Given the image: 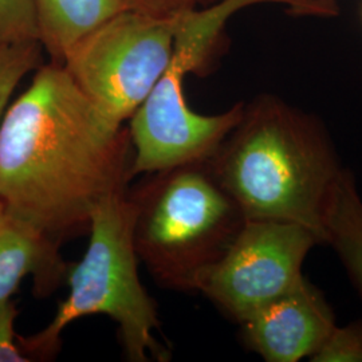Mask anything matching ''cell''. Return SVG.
I'll return each mask as SVG.
<instances>
[{"instance_id": "1", "label": "cell", "mask_w": 362, "mask_h": 362, "mask_svg": "<svg viewBox=\"0 0 362 362\" xmlns=\"http://www.w3.org/2000/svg\"><path fill=\"white\" fill-rule=\"evenodd\" d=\"M133 160L129 129L50 61L0 121V203L62 243L89 233L97 207L129 191Z\"/></svg>"}, {"instance_id": "2", "label": "cell", "mask_w": 362, "mask_h": 362, "mask_svg": "<svg viewBox=\"0 0 362 362\" xmlns=\"http://www.w3.org/2000/svg\"><path fill=\"white\" fill-rule=\"evenodd\" d=\"M208 165L245 219L296 223L325 245L326 211L345 168L318 118L260 95Z\"/></svg>"}, {"instance_id": "3", "label": "cell", "mask_w": 362, "mask_h": 362, "mask_svg": "<svg viewBox=\"0 0 362 362\" xmlns=\"http://www.w3.org/2000/svg\"><path fill=\"white\" fill-rule=\"evenodd\" d=\"M133 219L134 207L128 192L109 197L93 212L86 252L71 270L69 267V296L46 327L33 336L18 337L30 361L54 357L66 327L97 314L116 322L129 361L168 360V350L155 337L160 329L156 302L140 279Z\"/></svg>"}, {"instance_id": "4", "label": "cell", "mask_w": 362, "mask_h": 362, "mask_svg": "<svg viewBox=\"0 0 362 362\" xmlns=\"http://www.w3.org/2000/svg\"><path fill=\"white\" fill-rule=\"evenodd\" d=\"M128 196L139 259L172 290L196 291L246 220L208 161L148 173Z\"/></svg>"}, {"instance_id": "5", "label": "cell", "mask_w": 362, "mask_h": 362, "mask_svg": "<svg viewBox=\"0 0 362 362\" xmlns=\"http://www.w3.org/2000/svg\"><path fill=\"white\" fill-rule=\"evenodd\" d=\"M176 21L125 10L76 43L61 65L105 116L124 125L168 69Z\"/></svg>"}, {"instance_id": "6", "label": "cell", "mask_w": 362, "mask_h": 362, "mask_svg": "<svg viewBox=\"0 0 362 362\" xmlns=\"http://www.w3.org/2000/svg\"><path fill=\"white\" fill-rule=\"evenodd\" d=\"M318 245L315 233L296 223L245 220L196 291L239 325L297 285L305 259Z\"/></svg>"}, {"instance_id": "7", "label": "cell", "mask_w": 362, "mask_h": 362, "mask_svg": "<svg viewBox=\"0 0 362 362\" xmlns=\"http://www.w3.org/2000/svg\"><path fill=\"white\" fill-rule=\"evenodd\" d=\"M185 76L172 58L153 90L130 117L133 177L208 161L243 116L245 103L219 115L194 112L184 95Z\"/></svg>"}, {"instance_id": "8", "label": "cell", "mask_w": 362, "mask_h": 362, "mask_svg": "<svg viewBox=\"0 0 362 362\" xmlns=\"http://www.w3.org/2000/svg\"><path fill=\"white\" fill-rule=\"evenodd\" d=\"M336 325L324 293L303 276L239 326L245 345L264 361L298 362L310 360Z\"/></svg>"}, {"instance_id": "9", "label": "cell", "mask_w": 362, "mask_h": 362, "mask_svg": "<svg viewBox=\"0 0 362 362\" xmlns=\"http://www.w3.org/2000/svg\"><path fill=\"white\" fill-rule=\"evenodd\" d=\"M61 245L0 203V303L11 299L26 276L34 281L35 296L55 291L69 272Z\"/></svg>"}, {"instance_id": "10", "label": "cell", "mask_w": 362, "mask_h": 362, "mask_svg": "<svg viewBox=\"0 0 362 362\" xmlns=\"http://www.w3.org/2000/svg\"><path fill=\"white\" fill-rule=\"evenodd\" d=\"M39 45L50 61L62 64L66 54L93 30L129 10L125 0H31Z\"/></svg>"}, {"instance_id": "11", "label": "cell", "mask_w": 362, "mask_h": 362, "mask_svg": "<svg viewBox=\"0 0 362 362\" xmlns=\"http://www.w3.org/2000/svg\"><path fill=\"white\" fill-rule=\"evenodd\" d=\"M325 245L334 250L362 299V196L345 168L338 179L325 218Z\"/></svg>"}, {"instance_id": "12", "label": "cell", "mask_w": 362, "mask_h": 362, "mask_svg": "<svg viewBox=\"0 0 362 362\" xmlns=\"http://www.w3.org/2000/svg\"><path fill=\"white\" fill-rule=\"evenodd\" d=\"M39 42L0 45V121L19 83L42 65Z\"/></svg>"}, {"instance_id": "13", "label": "cell", "mask_w": 362, "mask_h": 362, "mask_svg": "<svg viewBox=\"0 0 362 362\" xmlns=\"http://www.w3.org/2000/svg\"><path fill=\"white\" fill-rule=\"evenodd\" d=\"M311 362H362V318L336 325Z\"/></svg>"}, {"instance_id": "14", "label": "cell", "mask_w": 362, "mask_h": 362, "mask_svg": "<svg viewBox=\"0 0 362 362\" xmlns=\"http://www.w3.org/2000/svg\"><path fill=\"white\" fill-rule=\"evenodd\" d=\"M38 42L31 0H0V42Z\"/></svg>"}, {"instance_id": "15", "label": "cell", "mask_w": 362, "mask_h": 362, "mask_svg": "<svg viewBox=\"0 0 362 362\" xmlns=\"http://www.w3.org/2000/svg\"><path fill=\"white\" fill-rule=\"evenodd\" d=\"M18 309L13 299L0 303V362H27L30 358L22 351L15 332Z\"/></svg>"}, {"instance_id": "16", "label": "cell", "mask_w": 362, "mask_h": 362, "mask_svg": "<svg viewBox=\"0 0 362 362\" xmlns=\"http://www.w3.org/2000/svg\"><path fill=\"white\" fill-rule=\"evenodd\" d=\"M129 10L158 18H175L202 8L216 0H125Z\"/></svg>"}, {"instance_id": "17", "label": "cell", "mask_w": 362, "mask_h": 362, "mask_svg": "<svg viewBox=\"0 0 362 362\" xmlns=\"http://www.w3.org/2000/svg\"><path fill=\"white\" fill-rule=\"evenodd\" d=\"M0 45H1V42H0Z\"/></svg>"}]
</instances>
